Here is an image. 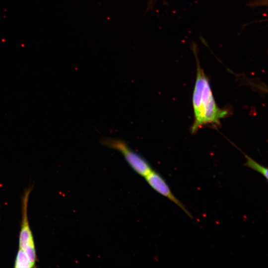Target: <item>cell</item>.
Wrapping results in <instances>:
<instances>
[{
    "label": "cell",
    "mask_w": 268,
    "mask_h": 268,
    "mask_svg": "<svg viewBox=\"0 0 268 268\" xmlns=\"http://www.w3.org/2000/svg\"><path fill=\"white\" fill-rule=\"evenodd\" d=\"M191 49L197 64L196 80L193 95L194 122L191 128L192 133L194 134L204 125H219L220 120L228 113L220 108L215 101L208 79L200 65L197 44L192 43Z\"/></svg>",
    "instance_id": "cell-1"
},
{
    "label": "cell",
    "mask_w": 268,
    "mask_h": 268,
    "mask_svg": "<svg viewBox=\"0 0 268 268\" xmlns=\"http://www.w3.org/2000/svg\"><path fill=\"white\" fill-rule=\"evenodd\" d=\"M30 187L27 189L22 199V217L21 229L19 235V248L26 254L33 267L37 261V255L34 241L28 218V202L31 191Z\"/></svg>",
    "instance_id": "cell-2"
},
{
    "label": "cell",
    "mask_w": 268,
    "mask_h": 268,
    "mask_svg": "<svg viewBox=\"0 0 268 268\" xmlns=\"http://www.w3.org/2000/svg\"><path fill=\"white\" fill-rule=\"evenodd\" d=\"M104 144L120 152L130 166L138 175L144 177L152 170L148 162L123 141L119 139H105Z\"/></svg>",
    "instance_id": "cell-3"
},
{
    "label": "cell",
    "mask_w": 268,
    "mask_h": 268,
    "mask_svg": "<svg viewBox=\"0 0 268 268\" xmlns=\"http://www.w3.org/2000/svg\"><path fill=\"white\" fill-rule=\"evenodd\" d=\"M144 178L148 184L154 191L173 202L189 217L193 218L192 214L185 205L174 195L166 181L159 173L152 170L144 177Z\"/></svg>",
    "instance_id": "cell-4"
},
{
    "label": "cell",
    "mask_w": 268,
    "mask_h": 268,
    "mask_svg": "<svg viewBox=\"0 0 268 268\" xmlns=\"http://www.w3.org/2000/svg\"><path fill=\"white\" fill-rule=\"evenodd\" d=\"M14 268H33L25 252L19 248L14 262Z\"/></svg>",
    "instance_id": "cell-5"
},
{
    "label": "cell",
    "mask_w": 268,
    "mask_h": 268,
    "mask_svg": "<svg viewBox=\"0 0 268 268\" xmlns=\"http://www.w3.org/2000/svg\"><path fill=\"white\" fill-rule=\"evenodd\" d=\"M247 161L245 165L259 172L268 180V168L260 165L250 157L245 155Z\"/></svg>",
    "instance_id": "cell-6"
},
{
    "label": "cell",
    "mask_w": 268,
    "mask_h": 268,
    "mask_svg": "<svg viewBox=\"0 0 268 268\" xmlns=\"http://www.w3.org/2000/svg\"><path fill=\"white\" fill-rule=\"evenodd\" d=\"M164 4H166V0H162ZM158 0H148L147 3V8H146V11H149L150 10H151L156 3H157Z\"/></svg>",
    "instance_id": "cell-7"
}]
</instances>
